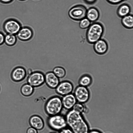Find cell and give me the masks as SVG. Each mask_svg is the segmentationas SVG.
<instances>
[{"label": "cell", "mask_w": 133, "mask_h": 133, "mask_svg": "<svg viewBox=\"0 0 133 133\" xmlns=\"http://www.w3.org/2000/svg\"><path fill=\"white\" fill-rule=\"evenodd\" d=\"M55 89L57 94L63 96L71 93L73 90L74 86L70 82L64 81L60 82Z\"/></svg>", "instance_id": "9"}, {"label": "cell", "mask_w": 133, "mask_h": 133, "mask_svg": "<svg viewBox=\"0 0 133 133\" xmlns=\"http://www.w3.org/2000/svg\"><path fill=\"white\" fill-rule=\"evenodd\" d=\"M67 126L74 133H87L89 126L80 114L72 109L65 117Z\"/></svg>", "instance_id": "1"}, {"label": "cell", "mask_w": 133, "mask_h": 133, "mask_svg": "<svg viewBox=\"0 0 133 133\" xmlns=\"http://www.w3.org/2000/svg\"><path fill=\"white\" fill-rule=\"evenodd\" d=\"M27 81V83L34 88L40 87L45 82L44 75L40 71L32 72L28 75Z\"/></svg>", "instance_id": "8"}, {"label": "cell", "mask_w": 133, "mask_h": 133, "mask_svg": "<svg viewBox=\"0 0 133 133\" xmlns=\"http://www.w3.org/2000/svg\"><path fill=\"white\" fill-rule=\"evenodd\" d=\"M5 35L2 32L0 31V46L4 43Z\"/></svg>", "instance_id": "28"}, {"label": "cell", "mask_w": 133, "mask_h": 133, "mask_svg": "<svg viewBox=\"0 0 133 133\" xmlns=\"http://www.w3.org/2000/svg\"><path fill=\"white\" fill-rule=\"evenodd\" d=\"M74 94L77 102L83 104L87 102L90 97V92L87 88L79 85L75 89Z\"/></svg>", "instance_id": "7"}, {"label": "cell", "mask_w": 133, "mask_h": 133, "mask_svg": "<svg viewBox=\"0 0 133 133\" xmlns=\"http://www.w3.org/2000/svg\"><path fill=\"white\" fill-rule=\"evenodd\" d=\"M33 87L29 84L25 83L23 84L20 88V92L22 95L25 97L31 96L34 91Z\"/></svg>", "instance_id": "20"}, {"label": "cell", "mask_w": 133, "mask_h": 133, "mask_svg": "<svg viewBox=\"0 0 133 133\" xmlns=\"http://www.w3.org/2000/svg\"><path fill=\"white\" fill-rule=\"evenodd\" d=\"M91 24V22L86 17L80 21L79 26L80 28L83 29L88 28Z\"/></svg>", "instance_id": "23"}, {"label": "cell", "mask_w": 133, "mask_h": 133, "mask_svg": "<svg viewBox=\"0 0 133 133\" xmlns=\"http://www.w3.org/2000/svg\"><path fill=\"white\" fill-rule=\"evenodd\" d=\"M93 44L94 50L98 55H104L107 52L108 50V43L103 39H99Z\"/></svg>", "instance_id": "14"}, {"label": "cell", "mask_w": 133, "mask_h": 133, "mask_svg": "<svg viewBox=\"0 0 133 133\" xmlns=\"http://www.w3.org/2000/svg\"><path fill=\"white\" fill-rule=\"evenodd\" d=\"M26 74V71L24 67L18 66L12 70L11 73V77L14 82H18L24 80Z\"/></svg>", "instance_id": "10"}, {"label": "cell", "mask_w": 133, "mask_h": 133, "mask_svg": "<svg viewBox=\"0 0 133 133\" xmlns=\"http://www.w3.org/2000/svg\"><path fill=\"white\" fill-rule=\"evenodd\" d=\"M45 82L51 89H55L60 83L58 78L52 72H49L44 75Z\"/></svg>", "instance_id": "11"}, {"label": "cell", "mask_w": 133, "mask_h": 133, "mask_svg": "<svg viewBox=\"0 0 133 133\" xmlns=\"http://www.w3.org/2000/svg\"><path fill=\"white\" fill-rule=\"evenodd\" d=\"M63 96L61 99L63 108L69 111L72 109L77 102L74 94L71 93Z\"/></svg>", "instance_id": "13"}, {"label": "cell", "mask_w": 133, "mask_h": 133, "mask_svg": "<svg viewBox=\"0 0 133 133\" xmlns=\"http://www.w3.org/2000/svg\"><path fill=\"white\" fill-rule=\"evenodd\" d=\"M92 82L91 76L88 74H84L78 80L79 85L87 87L90 86Z\"/></svg>", "instance_id": "18"}, {"label": "cell", "mask_w": 133, "mask_h": 133, "mask_svg": "<svg viewBox=\"0 0 133 133\" xmlns=\"http://www.w3.org/2000/svg\"><path fill=\"white\" fill-rule=\"evenodd\" d=\"M14 0H0V2L3 4H8L11 3Z\"/></svg>", "instance_id": "30"}, {"label": "cell", "mask_w": 133, "mask_h": 133, "mask_svg": "<svg viewBox=\"0 0 133 133\" xmlns=\"http://www.w3.org/2000/svg\"><path fill=\"white\" fill-rule=\"evenodd\" d=\"M72 109L75 111L82 114L85 110V107L83 103H76Z\"/></svg>", "instance_id": "24"}, {"label": "cell", "mask_w": 133, "mask_h": 133, "mask_svg": "<svg viewBox=\"0 0 133 133\" xmlns=\"http://www.w3.org/2000/svg\"><path fill=\"white\" fill-rule=\"evenodd\" d=\"M20 23L14 18H9L6 20L3 25L4 31L6 34L16 35L22 27Z\"/></svg>", "instance_id": "5"}, {"label": "cell", "mask_w": 133, "mask_h": 133, "mask_svg": "<svg viewBox=\"0 0 133 133\" xmlns=\"http://www.w3.org/2000/svg\"><path fill=\"white\" fill-rule=\"evenodd\" d=\"M131 10L130 6L128 4L124 3L121 4L118 7L117 14L118 17L122 18L129 14Z\"/></svg>", "instance_id": "17"}, {"label": "cell", "mask_w": 133, "mask_h": 133, "mask_svg": "<svg viewBox=\"0 0 133 133\" xmlns=\"http://www.w3.org/2000/svg\"><path fill=\"white\" fill-rule=\"evenodd\" d=\"M104 32L103 25L99 22H94L88 28L86 34L87 42L90 44H94L101 39Z\"/></svg>", "instance_id": "2"}, {"label": "cell", "mask_w": 133, "mask_h": 133, "mask_svg": "<svg viewBox=\"0 0 133 133\" xmlns=\"http://www.w3.org/2000/svg\"></svg>", "instance_id": "35"}, {"label": "cell", "mask_w": 133, "mask_h": 133, "mask_svg": "<svg viewBox=\"0 0 133 133\" xmlns=\"http://www.w3.org/2000/svg\"><path fill=\"white\" fill-rule=\"evenodd\" d=\"M87 133H102L101 132L97 130H92L89 131Z\"/></svg>", "instance_id": "31"}, {"label": "cell", "mask_w": 133, "mask_h": 133, "mask_svg": "<svg viewBox=\"0 0 133 133\" xmlns=\"http://www.w3.org/2000/svg\"><path fill=\"white\" fill-rule=\"evenodd\" d=\"M63 108L61 98L58 96L50 98L44 106L45 112L49 116L59 114Z\"/></svg>", "instance_id": "3"}, {"label": "cell", "mask_w": 133, "mask_h": 133, "mask_svg": "<svg viewBox=\"0 0 133 133\" xmlns=\"http://www.w3.org/2000/svg\"><path fill=\"white\" fill-rule=\"evenodd\" d=\"M17 38L16 35L6 34L5 35L4 43L8 46H13L16 43Z\"/></svg>", "instance_id": "21"}, {"label": "cell", "mask_w": 133, "mask_h": 133, "mask_svg": "<svg viewBox=\"0 0 133 133\" xmlns=\"http://www.w3.org/2000/svg\"><path fill=\"white\" fill-rule=\"evenodd\" d=\"M33 35L32 29L27 26L22 27L16 35L17 37L22 41H26L31 39Z\"/></svg>", "instance_id": "12"}, {"label": "cell", "mask_w": 133, "mask_h": 133, "mask_svg": "<svg viewBox=\"0 0 133 133\" xmlns=\"http://www.w3.org/2000/svg\"><path fill=\"white\" fill-rule=\"evenodd\" d=\"M59 133H74L69 128L66 127L59 131Z\"/></svg>", "instance_id": "26"}, {"label": "cell", "mask_w": 133, "mask_h": 133, "mask_svg": "<svg viewBox=\"0 0 133 133\" xmlns=\"http://www.w3.org/2000/svg\"><path fill=\"white\" fill-rule=\"evenodd\" d=\"M87 9L84 5L79 4L71 8L68 11V15L72 19L80 21L86 17Z\"/></svg>", "instance_id": "6"}, {"label": "cell", "mask_w": 133, "mask_h": 133, "mask_svg": "<svg viewBox=\"0 0 133 133\" xmlns=\"http://www.w3.org/2000/svg\"><path fill=\"white\" fill-rule=\"evenodd\" d=\"M49 133H56V132H51Z\"/></svg>", "instance_id": "33"}, {"label": "cell", "mask_w": 133, "mask_h": 133, "mask_svg": "<svg viewBox=\"0 0 133 133\" xmlns=\"http://www.w3.org/2000/svg\"><path fill=\"white\" fill-rule=\"evenodd\" d=\"M121 22L123 26L126 28L131 29L133 28V16L130 14L122 18Z\"/></svg>", "instance_id": "19"}, {"label": "cell", "mask_w": 133, "mask_h": 133, "mask_svg": "<svg viewBox=\"0 0 133 133\" xmlns=\"http://www.w3.org/2000/svg\"><path fill=\"white\" fill-rule=\"evenodd\" d=\"M47 123L50 129L56 131H59L67 126L65 117L60 114L49 116Z\"/></svg>", "instance_id": "4"}, {"label": "cell", "mask_w": 133, "mask_h": 133, "mask_svg": "<svg viewBox=\"0 0 133 133\" xmlns=\"http://www.w3.org/2000/svg\"><path fill=\"white\" fill-rule=\"evenodd\" d=\"M26 133H38V132L37 130L31 127L27 129Z\"/></svg>", "instance_id": "27"}, {"label": "cell", "mask_w": 133, "mask_h": 133, "mask_svg": "<svg viewBox=\"0 0 133 133\" xmlns=\"http://www.w3.org/2000/svg\"><path fill=\"white\" fill-rule=\"evenodd\" d=\"M99 16V11L96 8L92 7L87 9L86 17L91 22H96L98 19Z\"/></svg>", "instance_id": "16"}, {"label": "cell", "mask_w": 133, "mask_h": 133, "mask_svg": "<svg viewBox=\"0 0 133 133\" xmlns=\"http://www.w3.org/2000/svg\"><path fill=\"white\" fill-rule=\"evenodd\" d=\"M29 123L31 126L37 130H42L44 126V121L40 116L34 115L31 116L29 119Z\"/></svg>", "instance_id": "15"}, {"label": "cell", "mask_w": 133, "mask_h": 133, "mask_svg": "<svg viewBox=\"0 0 133 133\" xmlns=\"http://www.w3.org/2000/svg\"><path fill=\"white\" fill-rule=\"evenodd\" d=\"M32 72V70L31 69H29L26 72V73L29 75L31 74Z\"/></svg>", "instance_id": "32"}, {"label": "cell", "mask_w": 133, "mask_h": 133, "mask_svg": "<svg viewBox=\"0 0 133 133\" xmlns=\"http://www.w3.org/2000/svg\"><path fill=\"white\" fill-rule=\"evenodd\" d=\"M19 1H25L26 0H18Z\"/></svg>", "instance_id": "34"}, {"label": "cell", "mask_w": 133, "mask_h": 133, "mask_svg": "<svg viewBox=\"0 0 133 133\" xmlns=\"http://www.w3.org/2000/svg\"><path fill=\"white\" fill-rule=\"evenodd\" d=\"M52 72L59 79L64 77L66 74L65 69L61 66H56L54 68Z\"/></svg>", "instance_id": "22"}, {"label": "cell", "mask_w": 133, "mask_h": 133, "mask_svg": "<svg viewBox=\"0 0 133 133\" xmlns=\"http://www.w3.org/2000/svg\"><path fill=\"white\" fill-rule=\"evenodd\" d=\"M109 4L114 5L118 4L126 0H106Z\"/></svg>", "instance_id": "25"}, {"label": "cell", "mask_w": 133, "mask_h": 133, "mask_svg": "<svg viewBox=\"0 0 133 133\" xmlns=\"http://www.w3.org/2000/svg\"><path fill=\"white\" fill-rule=\"evenodd\" d=\"M84 2L89 4H92L96 2L97 0H84Z\"/></svg>", "instance_id": "29"}]
</instances>
